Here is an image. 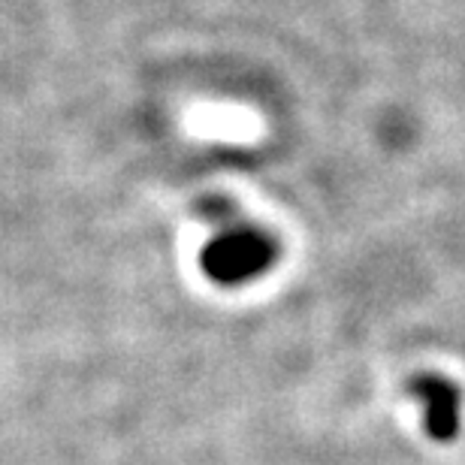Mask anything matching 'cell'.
I'll list each match as a JSON object with an SVG mask.
<instances>
[{"label": "cell", "instance_id": "cell-1", "mask_svg": "<svg viewBox=\"0 0 465 465\" xmlns=\"http://www.w3.org/2000/svg\"><path fill=\"white\" fill-rule=\"evenodd\" d=\"M275 242L269 232L248 224H227L215 239L203 248L200 263L215 284L239 287L269 272L275 263Z\"/></svg>", "mask_w": 465, "mask_h": 465}, {"label": "cell", "instance_id": "cell-2", "mask_svg": "<svg viewBox=\"0 0 465 465\" xmlns=\"http://www.w3.org/2000/svg\"><path fill=\"white\" fill-rule=\"evenodd\" d=\"M411 393L423 405V426L435 441H450L460 432V390L441 375L411 381Z\"/></svg>", "mask_w": 465, "mask_h": 465}]
</instances>
